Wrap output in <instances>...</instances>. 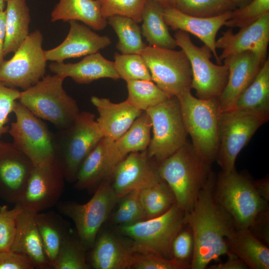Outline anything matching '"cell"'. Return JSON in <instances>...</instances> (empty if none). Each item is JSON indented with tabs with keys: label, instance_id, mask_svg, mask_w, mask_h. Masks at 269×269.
Returning <instances> with one entry per match:
<instances>
[{
	"label": "cell",
	"instance_id": "obj_1",
	"mask_svg": "<svg viewBox=\"0 0 269 269\" xmlns=\"http://www.w3.org/2000/svg\"><path fill=\"white\" fill-rule=\"evenodd\" d=\"M215 179L212 172L193 208L185 212L184 223L190 227L194 240L191 269H204L212 261L231 253L226 240L236 228L215 200Z\"/></svg>",
	"mask_w": 269,
	"mask_h": 269
},
{
	"label": "cell",
	"instance_id": "obj_2",
	"mask_svg": "<svg viewBox=\"0 0 269 269\" xmlns=\"http://www.w3.org/2000/svg\"><path fill=\"white\" fill-rule=\"evenodd\" d=\"M211 165L203 160L188 140L168 158L159 163L161 177L175 196L177 205L188 212L212 172Z\"/></svg>",
	"mask_w": 269,
	"mask_h": 269
},
{
	"label": "cell",
	"instance_id": "obj_3",
	"mask_svg": "<svg viewBox=\"0 0 269 269\" xmlns=\"http://www.w3.org/2000/svg\"><path fill=\"white\" fill-rule=\"evenodd\" d=\"M65 78L58 74L44 76L35 85L20 92L18 101L58 130L71 126L80 113L76 101L64 90Z\"/></svg>",
	"mask_w": 269,
	"mask_h": 269
},
{
	"label": "cell",
	"instance_id": "obj_4",
	"mask_svg": "<svg viewBox=\"0 0 269 269\" xmlns=\"http://www.w3.org/2000/svg\"><path fill=\"white\" fill-rule=\"evenodd\" d=\"M213 195L238 229H249L258 215L269 208L268 202L259 194L253 181L236 169L222 171L216 177Z\"/></svg>",
	"mask_w": 269,
	"mask_h": 269
},
{
	"label": "cell",
	"instance_id": "obj_5",
	"mask_svg": "<svg viewBox=\"0 0 269 269\" xmlns=\"http://www.w3.org/2000/svg\"><path fill=\"white\" fill-rule=\"evenodd\" d=\"M184 124L198 154L211 164L219 149V123L221 113L218 99H202L191 90L177 97Z\"/></svg>",
	"mask_w": 269,
	"mask_h": 269
},
{
	"label": "cell",
	"instance_id": "obj_6",
	"mask_svg": "<svg viewBox=\"0 0 269 269\" xmlns=\"http://www.w3.org/2000/svg\"><path fill=\"white\" fill-rule=\"evenodd\" d=\"M93 113H79L69 127L54 134L56 161L65 180L74 183L79 168L89 153L103 137Z\"/></svg>",
	"mask_w": 269,
	"mask_h": 269
},
{
	"label": "cell",
	"instance_id": "obj_7",
	"mask_svg": "<svg viewBox=\"0 0 269 269\" xmlns=\"http://www.w3.org/2000/svg\"><path fill=\"white\" fill-rule=\"evenodd\" d=\"M120 198L114 190L110 177L101 182L90 200L85 204L59 202L58 211L74 222L77 235L86 250L91 248L103 224Z\"/></svg>",
	"mask_w": 269,
	"mask_h": 269
},
{
	"label": "cell",
	"instance_id": "obj_8",
	"mask_svg": "<svg viewBox=\"0 0 269 269\" xmlns=\"http://www.w3.org/2000/svg\"><path fill=\"white\" fill-rule=\"evenodd\" d=\"M13 112L15 121L11 123L8 132L13 145L26 155L35 167L56 161L54 134L47 126L18 101Z\"/></svg>",
	"mask_w": 269,
	"mask_h": 269
},
{
	"label": "cell",
	"instance_id": "obj_9",
	"mask_svg": "<svg viewBox=\"0 0 269 269\" xmlns=\"http://www.w3.org/2000/svg\"><path fill=\"white\" fill-rule=\"evenodd\" d=\"M151 120L152 137L146 149L158 163L183 146L187 141L179 100L172 96L145 111Z\"/></svg>",
	"mask_w": 269,
	"mask_h": 269
},
{
	"label": "cell",
	"instance_id": "obj_10",
	"mask_svg": "<svg viewBox=\"0 0 269 269\" xmlns=\"http://www.w3.org/2000/svg\"><path fill=\"white\" fill-rule=\"evenodd\" d=\"M185 211L175 203L159 216L129 226L115 227L117 232L130 238L135 245L171 259L173 258L172 242L185 225Z\"/></svg>",
	"mask_w": 269,
	"mask_h": 269
},
{
	"label": "cell",
	"instance_id": "obj_11",
	"mask_svg": "<svg viewBox=\"0 0 269 269\" xmlns=\"http://www.w3.org/2000/svg\"><path fill=\"white\" fill-rule=\"evenodd\" d=\"M174 38L177 46L186 54L192 71L191 89L202 99H218L227 82L229 70L224 64H215L211 60L212 52L205 45H195L189 33L176 30Z\"/></svg>",
	"mask_w": 269,
	"mask_h": 269
},
{
	"label": "cell",
	"instance_id": "obj_12",
	"mask_svg": "<svg viewBox=\"0 0 269 269\" xmlns=\"http://www.w3.org/2000/svg\"><path fill=\"white\" fill-rule=\"evenodd\" d=\"M152 81L170 97L191 90L192 71L182 50L146 46L140 54Z\"/></svg>",
	"mask_w": 269,
	"mask_h": 269
},
{
	"label": "cell",
	"instance_id": "obj_13",
	"mask_svg": "<svg viewBox=\"0 0 269 269\" xmlns=\"http://www.w3.org/2000/svg\"><path fill=\"white\" fill-rule=\"evenodd\" d=\"M269 119L232 109L221 112L219 123V149L216 160L225 172L236 169L235 162L241 150L257 130Z\"/></svg>",
	"mask_w": 269,
	"mask_h": 269
},
{
	"label": "cell",
	"instance_id": "obj_14",
	"mask_svg": "<svg viewBox=\"0 0 269 269\" xmlns=\"http://www.w3.org/2000/svg\"><path fill=\"white\" fill-rule=\"evenodd\" d=\"M43 40L38 30L29 33L13 56L0 66V82L24 90L45 76L47 60L42 49Z\"/></svg>",
	"mask_w": 269,
	"mask_h": 269
},
{
	"label": "cell",
	"instance_id": "obj_15",
	"mask_svg": "<svg viewBox=\"0 0 269 269\" xmlns=\"http://www.w3.org/2000/svg\"><path fill=\"white\" fill-rule=\"evenodd\" d=\"M65 180L56 161L34 166L19 203L24 209L35 213L56 205L63 194Z\"/></svg>",
	"mask_w": 269,
	"mask_h": 269
},
{
	"label": "cell",
	"instance_id": "obj_16",
	"mask_svg": "<svg viewBox=\"0 0 269 269\" xmlns=\"http://www.w3.org/2000/svg\"><path fill=\"white\" fill-rule=\"evenodd\" d=\"M158 163L146 150L128 154L115 167L110 177L112 186L120 197L136 189H142L161 180Z\"/></svg>",
	"mask_w": 269,
	"mask_h": 269
},
{
	"label": "cell",
	"instance_id": "obj_17",
	"mask_svg": "<svg viewBox=\"0 0 269 269\" xmlns=\"http://www.w3.org/2000/svg\"><path fill=\"white\" fill-rule=\"evenodd\" d=\"M34 167L12 143L0 141V198L14 205L19 203Z\"/></svg>",
	"mask_w": 269,
	"mask_h": 269
},
{
	"label": "cell",
	"instance_id": "obj_18",
	"mask_svg": "<svg viewBox=\"0 0 269 269\" xmlns=\"http://www.w3.org/2000/svg\"><path fill=\"white\" fill-rule=\"evenodd\" d=\"M269 43V13L234 33L230 28L216 40V48L222 49L221 61L246 51H251L266 60Z\"/></svg>",
	"mask_w": 269,
	"mask_h": 269
},
{
	"label": "cell",
	"instance_id": "obj_19",
	"mask_svg": "<svg viewBox=\"0 0 269 269\" xmlns=\"http://www.w3.org/2000/svg\"><path fill=\"white\" fill-rule=\"evenodd\" d=\"M266 60L251 51L224 59L229 74L226 86L218 98L221 112L234 109L238 97L255 79Z\"/></svg>",
	"mask_w": 269,
	"mask_h": 269
},
{
	"label": "cell",
	"instance_id": "obj_20",
	"mask_svg": "<svg viewBox=\"0 0 269 269\" xmlns=\"http://www.w3.org/2000/svg\"><path fill=\"white\" fill-rule=\"evenodd\" d=\"M90 255V264L95 269H132L134 245L130 238L105 231L98 235Z\"/></svg>",
	"mask_w": 269,
	"mask_h": 269
},
{
	"label": "cell",
	"instance_id": "obj_21",
	"mask_svg": "<svg viewBox=\"0 0 269 269\" xmlns=\"http://www.w3.org/2000/svg\"><path fill=\"white\" fill-rule=\"evenodd\" d=\"M70 29L63 42L56 47L44 50L47 60L63 62L67 59L80 57L99 52L109 46L112 41L106 35H100L85 24L69 21Z\"/></svg>",
	"mask_w": 269,
	"mask_h": 269
},
{
	"label": "cell",
	"instance_id": "obj_22",
	"mask_svg": "<svg viewBox=\"0 0 269 269\" xmlns=\"http://www.w3.org/2000/svg\"><path fill=\"white\" fill-rule=\"evenodd\" d=\"M233 11V10H232ZM232 11L211 17H200L185 14L174 7L163 9V18L173 30H182L196 36L211 50L218 64H222L215 46L218 31L231 17Z\"/></svg>",
	"mask_w": 269,
	"mask_h": 269
},
{
	"label": "cell",
	"instance_id": "obj_23",
	"mask_svg": "<svg viewBox=\"0 0 269 269\" xmlns=\"http://www.w3.org/2000/svg\"><path fill=\"white\" fill-rule=\"evenodd\" d=\"M113 140L103 137L82 163L75 183L77 189H91L109 178L120 162L113 148Z\"/></svg>",
	"mask_w": 269,
	"mask_h": 269
},
{
	"label": "cell",
	"instance_id": "obj_24",
	"mask_svg": "<svg viewBox=\"0 0 269 269\" xmlns=\"http://www.w3.org/2000/svg\"><path fill=\"white\" fill-rule=\"evenodd\" d=\"M90 100L98 113L96 121L103 136L113 141L122 135L143 112L127 100L115 103L108 98L93 96Z\"/></svg>",
	"mask_w": 269,
	"mask_h": 269
},
{
	"label": "cell",
	"instance_id": "obj_25",
	"mask_svg": "<svg viewBox=\"0 0 269 269\" xmlns=\"http://www.w3.org/2000/svg\"><path fill=\"white\" fill-rule=\"evenodd\" d=\"M49 68L52 73L65 79L71 77L81 84H89L102 78L120 79L114 62L106 59L99 52L88 55L76 63L55 62L49 65Z\"/></svg>",
	"mask_w": 269,
	"mask_h": 269
},
{
	"label": "cell",
	"instance_id": "obj_26",
	"mask_svg": "<svg viewBox=\"0 0 269 269\" xmlns=\"http://www.w3.org/2000/svg\"><path fill=\"white\" fill-rule=\"evenodd\" d=\"M16 233L10 251L22 254L35 269H51L35 219V213L23 209L16 220Z\"/></svg>",
	"mask_w": 269,
	"mask_h": 269
},
{
	"label": "cell",
	"instance_id": "obj_27",
	"mask_svg": "<svg viewBox=\"0 0 269 269\" xmlns=\"http://www.w3.org/2000/svg\"><path fill=\"white\" fill-rule=\"evenodd\" d=\"M229 251L241 259L248 268L269 269V249L249 229H236L227 238Z\"/></svg>",
	"mask_w": 269,
	"mask_h": 269
},
{
	"label": "cell",
	"instance_id": "obj_28",
	"mask_svg": "<svg viewBox=\"0 0 269 269\" xmlns=\"http://www.w3.org/2000/svg\"><path fill=\"white\" fill-rule=\"evenodd\" d=\"M58 20L80 21L97 30L105 29L108 24L98 0H59L51 13V21Z\"/></svg>",
	"mask_w": 269,
	"mask_h": 269
},
{
	"label": "cell",
	"instance_id": "obj_29",
	"mask_svg": "<svg viewBox=\"0 0 269 269\" xmlns=\"http://www.w3.org/2000/svg\"><path fill=\"white\" fill-rule=\"evenodd\" d=\"M233 109L269 118V59L238 97Z\"/></svg>",
	"mask_w": 269,
	"mask_h": 269
},
{
	"label": "cell",
	"instance_id": "obj_30",
	"mask_svg": "<svg viewBox=\"0 0 269 269\" xmlns=\"http://www.w3.org/2000/svg\"><path fill=\"white\" fill-rule=\"evenodd\" d=\"M5 10L4 56L14 52L29 34V9L26 0H7Z\"/></svg>",
	"mask_w": 269,
	"mask_h": 269
},
{
	"label": "cell",
	"instance_id": "obj_31",
	"mask_svg": "<svg viewBox=\"0 0 269 269\" xmlns=\"http://www.w3.org/2000/svg\"><path fill=\"white\" fill-rule=\"evenodd\" d=\"M35 219L47 261L53 269L69 232L62 218L53 211L35 213Z\"/></svg>",
	"mask_w": 269,
	"mask_h": 269
},
{
	"label": "cell",
	"instance_id": "obj_32",
	"mask_svg": "<svg viewBox=\"0 0 269 269\" xmlns=\"http://www.w3.org/2000/svg\"><path fill=\"white\" fill-rule=\"evenodd\" d=\"M164 8L154 0H147L141 15V33L149 45L174 49L177 45L163 18Z\"/></svg>",
	"mask_w": 269,
	"mask_h": 269
},
{
	"label": "cell",
	"instance_id": "obj_33",
	"mask_svg": "<svg viewBox=\"0 0 269 269\" xmlns=\"http://www.w3.org/2000/svg\"><path fill=\"white\" fill-rule=\"evenodd\" d=\"M151 128L149 116L142 112L130 128L113 141V150L118 159L121 161L131 152L146 150L151 139Z\"/></svg>",
	"mask_w": 269,
	"mask_h": 269
},
{
	"label": "cell",
	"instance_id": "obj_34",
	"mask_svg": "<svg viewBox=\"0 0 269 269\" xmlns=\"http://www.w3.org/2000/svg\"><path fill=\"white\" fill-rule=\"evenodd\" d=\"M107 21L118 36L116 47L122 54H141L146 45L142 40L140 28L136 22L119 15L111 16Z\"/></svg>",
	"mask_w": 269,
	"mask_h": 269
},
{
	"label": "cell",
	"instance_id": "obj_35",
	"mask_svg": "<svg viewBox=\"0 0 269 269\" xmlns=\"http://www.w3.org/2000/svg\"><path fill=\"white\" fill-rule=\"evenodd\" d=\"M139 196L146 220L164 214L176 203L173 191L163 179L140 189Z\"/></svg>",
	"mask_w": 269,
	"mask_h": 269
},
{
	"label": "cell",
	"instance_id": "obj_36",
	"mask_svg": "<svg viewBox=\"0 0 269 269\" xmlns=\"http://www.w3.org/2000/svg\"><path fill=\"white\" fill-rule=\"evenodd\" d=\"M126 82L128 91L127 100L142 111H146L170 97L152 81L132 80Z\"/></svg>",
	"mask_w": 269,
	"mask_h": 269
},
{
	"label": "cell",
	"instance_id": "obj_37",
	"mask_svg": "<svg viewBox=\"0 0 269 269\" xmlns=\"http://www.w3.org/2000/svg\"><path fill=\"white\" fill-rule=\"evenodd\" d=\"M140 190H134L120 198L117 208L109 217L115 227L129 226L146 220L140 199Z\"/></svg>",
	"mask_w": 269,
	"mask_h": 269
},
{
	"label": "cell",
	"instance_id": "obj_38",
	"mask_svg": "<svg viewBox=\"0 0 269 269\" xmlns=\"http://www.w3.org/2000/svg\"><path fill=\"white\" fill-rule=\"evenodd\" d=\"M174 7L194 16L211 17L236 8L230 0H175Z\"/></svg>",
	"mask_w": 269,
	"mask_h": 269
},
{
	"label": "cell",
	"instance_id": "obj_39",
	"mask_svg": "<svg viewBox=\"0 0 269 269\" xmlns=\"http://www.w3.org/2000/svg\"><path fill=\"white\" fill-rule=\"evenodd\" d=\"M86 250L77 235L70 233L64 240L53 269H89Z\"/></svg>",
	"mask_w": 269,
	"mask_h": 269
},
{
	"label": "cell",
	"instance_id": "obj_40",
	"mask_svg": "<svg viewBox=\"0 0 269 269\" xmlns=\"http://www.w3.org/2000/svg\"><path fill=\"white\" fill-rule=\"evenodd\" d=\"M114 66L120 78L132 80L152 81L149 69L140 54H114Z\"/></svg>",
	"mask_w": 269,
	"mask_h": 269
},
{
	"label": "cell",
	"instance_id": "obj_41",
	"mask_svg": "<svg viewBox=\"0 0 269 269\" xmlns=\"http://www.w3.org/2000/svg\"><path fill=\"white\" fill-rule=\"evenodd\" d=\"M132 269H185L189 267L174 258L166 259L146 248L135 245Z\"/></svg>",
	"mask_w": 269,
	"mask_h": 269
},
{
	"label": "cell",
	"instance_id": "obj_42",
	"mask_svg": "<svg viewBox=\"0 0 269 269\" xmlns=\"http://www.w3.org/2000/svg\"><path fill=\"white\" fill-rule=\"evenodd\" d=\"M147 0H98L102 16L109 17L119 15L141 22V15Z\"/></svg>",
	"mask_w": 269,
	"mask_h": 269
},
{
	"label": "cell",
	"instance_id": "obj_43",
	"mask_svg": "<svg viewBox=\"0 0 269 269\" xmlns=\"http://www.w3.org/2000/svg\"><path fill=\"white\" fill-rule=\"evenodd\" d=\"M267 13H269V0H253L246 5L233 10L225 25L231 28H241L254 22Z\"/></svg>",
	"mask_w": 269,
	"mask_h": 269
},
{
	"label": "cell",
	"instance_id": "obj_44",
	"mask_svg": "<svg viewBox=\"0 0 269 269\" xmlns=\"http://www.w3.org/2000/svg\"><path fill=\"white\" fill-rule=\"evenodd\" d=\"M23 209L20 203L11 209L7 205L0 206V252L10 250L16 233V220Z\"/></svg>",
	"mask_w": 269,
	"mask_h": 269
},
{
	"label": "cell",
	"instance_id": "obj_45",
	"mask_svg": "<svg viewBox=\"0 0 269 269\" xmlns=\"http://www.w3.org/2000/svg\"><path fill=\"white\" fill-rule=\"evenodd\" d=\"M186 225L187 228H184V226L174 239L172 244V253L173 258L188 266L190 269L194 249V240L190 227Z\"/></svg>",
	"mask_w": 269,
	"mask_h": 269
},
{
	"label": "cell",
	"instance_id": "obj_46",
	"mask_svg": "<svg viewBox=\"0 0 269 269\" xmlns=\"http://www.w3.org/2000/svg\"><path fill=\"white\" fill-rule=\"evenodd\" d=\"M20 92L16 88L6 86L0 82V137L8 132L6 126L9 115L13 112Z\"/></svg>",
	"mask_w": 269,
	"mask_h": 269
},
{
	"label": "cell",
	"instance_id": "obj_47",
	"mask_svg": "<svg viewBox=\"0 0 269 269\" xmlns=\"http://www.w3.org/2000/svg\"><path fill=\"white\" fill-rule=\"evenodd\" d=\"M31 261L26 256L11 251L0 252V269H34Z\"/></svg>",
	"mask_w": 269,
	"mask_h": 269
},
{
	"label": "cell",
	"instance_id": "obj_48",
	"mask_svg": "<svg viewBox=\"0 0 269 269\" xmlns=\"http://www.w3.org/2000/svg\"><path fill=\"white\" fill-rule=\"evenodd\" d=\"M269 208L260 213L249 228L250 231L260 240L269 245Z\"/></svg>",
	"mask_w": 269,
	"mask_h": 269
},
{
	"label": "cell",
	"instance_id": "obj_49",
	"mask_svg": "<svg viewBox=\"0 0 269 269\" xmlns=\"http://www.w3.org/2000/svg\"><path fill=\"white\" fill-rule=\"evenodd\" d=\"M224 263L212 265L211 269H245L248 268L245 263L236 255L231 253Z\"/></svg>",
	"mask_w": 269,
	"mask_h": 269
},
{
	"label": "cell",
	"instance_id": "obj_50",
	"mask_svg": "<svg viewBox=\"0 0 269 269\" xmlns=\"http://www.w3.org/2000/svg\"><path fill=\"white\" fill-rule=\"evenodd\" d=\"M5 37V10L0 7V66L4 62V45Z\"/></svg>",
	"mask_w": 269,
	"mask_h": 269
},
{
	"label": "cell",
	"instance_id": "obj_51",
	"mask_svg": "<svg viewBox=\"0 0 269 269\" xmlns=\"http://www.w3.org/2000/svg\"><path fill=\"white\" fill-rule=\"evenodd\" d=\"M253 185L261 197L267 202L269 200V181L268 178L253 181Z\"/></svg>",
	"mask_w": 269,
	"mask_h": 269
},
{
	"label": "cell",
	"instance_id": "obj_52",
	"mask_svg": "<svg viewBox=\"0 0 269 269\" xmlns=\"http://www.w3.org/2000/svg\"><path fill=\"white\" fill-rule=\"evenodd\" d=\"M159 3L164 8L174 7L175 0H154Z\"/></svg>",
	"mask_w": 269,
	"mask_h": 269
},
{
	"label": "cell",
	"instance_id": "obj_53",
	"mask_svg": "<svg viewBox=\"0 0 269 269\" xmlns=\"http://www.w3.org/2000/svg\"><path fill=\"white\" fill-rule=\"evenodd\" d=\"M235 5L236 8L242 7L253 0H230Z\"/></svg>",
	"mask_w": 269,
	"mask_h": 269
},
{
	"label": "cell",
	"instance_id": "obj_54",
	"mask_svg": "<svg viewBox=\"0 0 269 269\" xmlns=\"http://www.w3.org/2000/svg\"><path fill=\"white\" fill-rule=\"evenodd\" d=\"M7 0H0V7L1 6H4V2L6 1Z\"/></svg>",
	"mask_w": 269,
	"mask_h": 269
}]
</instances>
